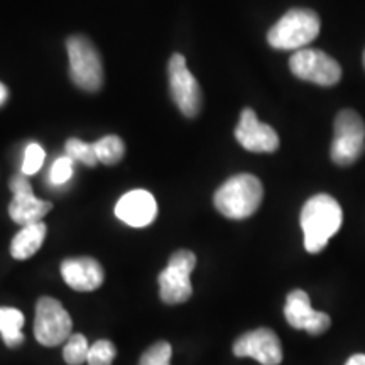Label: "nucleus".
Here are the masks:
<instances>
[{
	"instance_id": "f257e3e1",
	"label": "nucleus",
	"mask_w": 365,
	"mask_h": 365,
	"mask_svg": "<svg viewBox=\"0 0 365 365\" xmlns=\"http://www.w3.org/2000/svg\"><path fill=\"white\" fill-rule=\"evenodd\" d=\"M344 212L340 203L330 195H314L301 210V230L304 235V249L309 254H318L340 230Z\"/></svg>"
},
{
	"instance_id": "423d86ee",
	"label": "nucleus",
	"mask_w": 365,
	"mask_h": 365,
	"mask_svg": "<svg viewBox=\"0 0 365 365\" xmlns=\"http://www.w3.org/2000/svg\"><path fill=\"white\" fill-rule=\"evenodd\" d=\"M365 150V124L355 110H341L335 118V137L331 143V159L339 166L357 161Z\"/></svg>"
},
{
	"instance_id": "412c9836",
	"label": "nucleus",
	"mask_w": 365,
	"mask_h": 365,
	"mask_svg": "<svg viewBox=\"0 0 365 365\" xmlns=\"http://www.w3.org/2000/svg\"><path fill=\"white\" fill-rule=\"evenodd\" d=\"M46 153L38 143H29L24 149V159L21 164V175L33 176L38 173L44 164Z\"/></svg>"
},
{
	"instance_id": "a211bd4d",
	"label": "nucleus",
	"mask_w": 365,
	"mask_h": 365,
	"mask_svg": "<svg viewBox=\"0 0 365 365\" xmlns=\"http://www.w3.org/2000/svg\"><path fill=\"white\" fill-rule=\"evenodd\" d=\"M93 144H95V153H97L98 163L107 164V166H113V164L120 163L125 154L124 140H122L118 135H105Z\"/></svg>"
},
{
	"instance_id": "4be33fe9",
	"label": "nucleus",
	"mask_w": 365,
	"mask_h": 365,
	"mask_svg": "<svg viewBox=\"0 0 365 365\" xmlns=\"http://www.w3.org/2000/svg\"><path fill=\"white\" fill-rule=\"evenodd\" d=\"M117 355L115 345L110 340H97L90 346L88 352V365H112Z\"/></svg>"
},
{
	"instance_id": "b1692460",
	"label": "nucleus",
	"mask_w": 365,
	"mask_h": 365,
	"mask_svg": "<svg viewBox=\"0 0 365 365\" xmlns=\"http://www.w3.org/2000/svg\"><path fill=\"white\" fill-rule=\"evenodd\" d=\"M73 166H75V161H73L71 158H68L66 154L65 156L58 158L56 161L53 163L51 171H49V181H51V185L53 186L66 185L73 176Z\"/></svg>"
},
{
	"instance_id": "5701e85b",
	"label": "nucleus",
	"mask_w": 365,
	"mask_h": 365,
	"mask_svg": "<svg viewBox=\"0 0 365 365\" xmlns=\"http://www.w3.org/2000/svg\"><path fill=\"white\" fill-rule=\"evenodd\" d=\"M173 349L168 341H158L143 354L139 365H170Z\"/></svg>"
},
{
	"instance_id": "ddd939ff",
	"label": "nucleus",
	"mask_w": 365,
	"mask_h": 365,
	"mask_svg": "<svg viewBox=\"0 0 365 365\" xmlns=\"http://www.w3.org/2000/svg\"><path fill=\"white\" fill-rule=\"evenodd\" d=\"M235 139L250 153H274L279 148V135L271 125L259 122L252 108H244L239 125L235 127Z\"/></svg>"
},
{
	"instance_id": "0eeeda50",
	"label": "nucleus",
	"mask_w": 365,
	"mask_h": 365,
	"mask_svg": "<svg viewBox=\"0 0 365 365\" xmlns=\"http://www.w3.org/2000/svg\"><path fill=\"white\" fill-rule=\"evenodd\" d=\"M73 322L58 299L44 296L36 304L34 336L41 345L58 346L71 336Z\"/></svg>"
},
{
	"instance_id": "6e6552de",
	"label": "nucleus",
	"mask_w": 365,
	"mask_h": 365,
	"mask_svg": "<svg viewBox=\"0 0 365 365\" xmlns=\"http://www.w3.org/2000/svg\"><path fill=\"white\" fill-rule=\"evenodd\" d=\"M168 76H170L171 97L180 108V112L186 117H196L202 110V88L196 81L193 73L188 70L186 58L176 53L168 63Z\"/></svg>"
},
{
	"instance_id": "f3484780",
	"label": "nucleus",
	"mask_w": 365,
	"mask_h": 365,
	"mask_svg": "<svg viewBox=\"0 0 365 365\" xmlns=\"http://www.w3.org/2000/svg\"><path fill=\"white\" fill-rule=\"evenodd\" d=\"M24 323L26 318L19 309L0 307V335L9 349H17L24 344V333H22Z\"/></svg>"
},
{
	"instance_id": "9b49d317",
	"label": "nucleus",
	"mask_w": 365,
	"mask_h": 365,
	"mask_svg": "<svg viewBox=\"0 0 365 365\" xmlns=\"http://www.w3.org/2000/svg\"><path fill=\"white\" fill-rule=\"evenodd\" d=\"M284 317L296 330H303L313 336L323 335L331 327V318L313 309L309 296L303 289H294L287 294Z\"/></svg>"
},
{
	"instance_id": "f8f14e48",
	"label": "nucleus",
	"mask_w": 365,
	"mask_h": 365,
	"mask_svg": "<svg viewBox=\"0 0 365 365\" xmlns=\"http://www.w3.org/2000/svg\"><path fill=\"white\" fill-rule=\"evenodd\" d=\"M234 355L250 357L262 365H279L282 362V345L272 330L257 328L235 340Z\"/></svg>"
},
{
	"instance_id": "dca6fc26",
	"label": "nucleus",
	"mask_w": 365,
	"mask_h": 365,
	"mask_svg": "<svg viewBox=\"0 0 365 365\" xmlns=\"http://www.w3.org/2000/svg\"><path fill=\"white\" fill-rule=\"evenodd\" d=\"M46 232H48V228H46L43 222L29 223V225L22 227L12 239V257L17 259V261H24V259L33 257V255L41 249V245H43V242L46 239Z\"/></svg>"
},
{
	"instance_id": "bb28decb",
	"label": "nucleus",
	"mask_w": 365,
	"mask_h": 365,
	"mask_svg": "<svg viewBox=\"0 0 365 365\" xmlns=\"http://www.w3.org/2000/svg\"><path fill=\"white\" fill-rule=\"evenodd\" d=\"M364 66H365V53H364Z\"/></svg>"
},
{
	"instance_id": "9d476101",
	"label": "nucleus",
	"mask_w": 365,
	"mask_h": 365,
	"mask_svg": "<svg viewBox=\"0 0 365 365\" xmlns=\"http://www.w3.org/2000/svg\"><path fill=\"white\" fill-rule=\"evenodd\" d=\"M11 190L14 198L9 205V215L21 227L29 225V223L41 222V218L48 215L49 210L53 208L51 202L36 198L31 188V182L24 175H16L11 180Z\"/></svg>"
},
{
	"instance_id": "393cba45",
	"label": "nucleus",
	"mask_w": 365,
	"mask_h": 365,
	"mask_svg": "<svg viewBox=\"0 0 365 365\" xmlns=\"http://www.w3.org/2000/svg\"><path fill=\"white\" fill-rule=\"evenodd\" d=\"M345 365H365V354H355L346 360Z\"/></svg>"
},
{
	"instance_id": "aec40b11",
	"label": "nucleus",
	"mask_w": 365,
	"mask_h": 365,
	"mask_svg": "<svg viewBox=\"0 0 365 365\" xmlns=\"http://www.w3.org/2000/svg\"><path fill=\"white\" fill-rule=\"evenodd\" d=\"M65 153L73 161L85 164V166L93 168L98 163L97 153H95V144L83 143L80 139H68L65 144Z\"/></svg>"
},
{
	"instance_id": "1a4fd4ad",
	"label": "nucleus",
	"mask_w": 365,
	"mask_h": 365,
	"mask_svg": "<svg viewBox=\"0 0 365 365\" xmlns=\"http://www.w3.org/2000/svg\"><path fill=\"white\" fill-rule=\"evenodd\" d=\"M289 68L299 80L312 81L314 85L333 86L341 78L339 63L319 49L304 48L294 51L289 59Z\"/></svg>"
},
{
	"instance_id": "4468645a",
	"label": "nucleus",
	"mask_w": 365,
	"mask_h": 365,
	"mask_svg": "<svg viewBox=\"0 0 365 365\" xmlns=\"http://www.w3.org/2000/svg\"><path fill=\"white\" fill-rule=\"evenodd\" d=\"M115 215L129 227H148L158 217L156 198L145 190H132L117 202Z\"/></svg>"
},
{
	"instance_id": "20e7f679",
	"label": "nucleus",
	"mask_w": 365,
	"mask_h": 365,
	"mask_svg": "<svg viewBox=\"0 0 365 365\" xmlns=\"http://www.w3.org/2000/svg\"><path fill=\"white\" fill-rule=\"evenodd\" d=\"M73 83L85 91H98L103 85V63L100 53L85 36L76 34L66 41Z\"/></svg>"
},
{
	"instance_id": "f03ea898",
	"label": "nucleus",
	"mask_w": 365,
	"mask_h": 365,
	"mask_svg": "<svg viewBox=\"0 0 365 365\" xmlns=\"http://www.w3.org/2000/svg\"><path fill=\"white\" fill-rule=\"evenodd\" d=\"M262 196L261 180L249 173H242L223 182L213 196V203L223 217L242 220L257 212L262 203Z\"/></svg>"
},
{
	"instance_id": "39448f33",
	"label": "nucleus",
	"mask_w": 365,
	"mask_h": 365,
	"mask_svg": "<svg viewBox=\"0 0 365 365\" xmlns=\"http://www.w3.org/2000/svg\"><path fill=\"white\" fill-rule=\"evenodd\" d=\"M196 266V257L191 250H176L170 262L159 274V294L166 304L186 303L193 294L191 272Z\"/></svg>"
},
{
	"instance_id": "2eb2a0df",
	"label": "nucleus",
	"mask_w": 365,
	"mask_h": 365,
	"mask_svg": "<svg viewBox=\"0 0 365 365\" xmlns=\"http://www.w3.org/2000/svg\"><path fill=\"white\" fill-rule=\"evenodd\" d=\"M61 276L71 289L88 293L103 284L102 264L93 257H73L61 262Z\"/></svg>"
},
{
	"instance_id": "a878e982",
	"label": "nucleus",
	"mask_w": 365,
	"mask_h": 365,
	"mask_svg": "<svg viewBox=\"0 0 365 365\" xmlns=\"http://www.w3.org/2000/svg\"><path fill=\"white\" fill-rule=\"evenodd\" d=\"M9 100V88L0 81V107Z\"/></svg>"
},
{
	"instance_id": "6ab92c4d",
	"label": "nucleus",
	"mask_w": 365,
	"mask_h": 365,
	"mask_svg": "<svg viewBox=\"0 0 365 365\" xmlns=\"http://www.w3.org/2000/svg\"><path fill=\"white\" fill-rule=\"evenodd\" d=\"M88 352L90 345L86 341L85 335L75 333V335H71L66 340L65 349H63V357H65L68 365H81L86 364V360H88Z\"/></svg>"
},
{
	"instance_id": "7ed1b4c3",
	"label": "nucleus",
	"mask_w": 365,
	"mask_h": 365,
	"mask_svg": "<svg viewBox=\"0 0 365 365\" xmlns=\"http://www.w3.org/2000/svg\"><path fill=\"white\" fill-rule=\"evenodd\" d=\"M319 17L312 9H291L267 33V43L274 49L299 51L319 34Z\"/></svg>"
}]
</instances>
